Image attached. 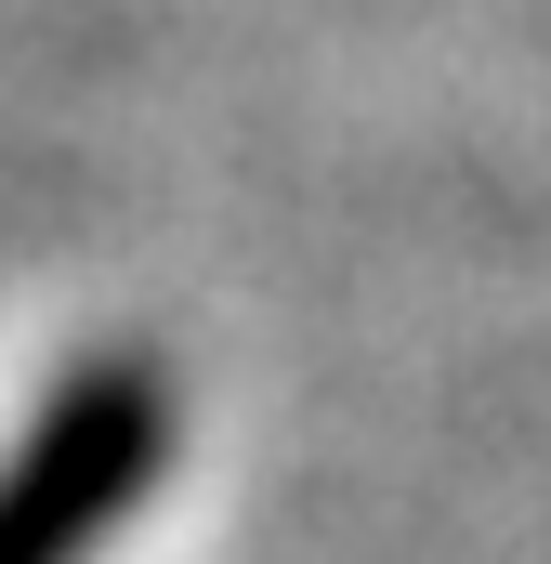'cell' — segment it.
<instances>
[{"instance_id": "1", "label": "cell", "mask_w": 551, "mask_h": 564, "mask_svg": "<svg viewBox=\"0 0 551 564\" xmlns=\"http://www.w3.org/2000/svg\"><path fill=\"white\" fill-rule=\"evenodd\" d=\"M144 446H158V408L144 381H93L66 421L40 433V459L0 486V564H66V539L144 486Z\"/></svg>"}]
</instances>
